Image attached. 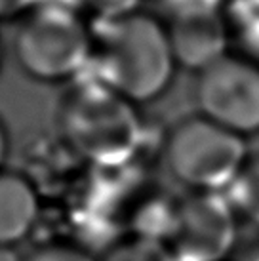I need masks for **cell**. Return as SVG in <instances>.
Segmentation results:
<instances>
[{
	"mask_svg": "<svg viewBox=\"0 0 259 261\" xmlns=\"http://www.w3.org/2000/svg\"><path fill=\"white\" fill-rule=\"evenodd\" d=\"M90 65L95 79L141 105L168 92L177 61L166 23L137 10L97 23Z\"/></svg>",
	"mask_w": 259,
	"mask_h": 261,
	"instance_id": "cell-1",
	"label": "cell"
},
{
	"mask_svg": "<svg viewBox=\"0 0 259 261\" xmlns=\"http://www.w3.org/2000/svg\"><path fill=\"white\" fill-rule=\"evenodd\" d=\"M139 105L94 79L69 86L58 105L59 138L95 168H122L143 139Z\"/></svg>",
	"mask_w": 259,
	"mask_h": 261,
	"instance_id": "cell-2",
	"label": "cell"
},
{
	"mask_svg": "<svg viewBox=\"0 0 259 261\" xmlns=\"http://www.w3.org/2000/svg\"><path fill=\"white\" fill-rule=\"evenodd\" d=\"M94 31L76 8L38 2L19 17L14 37L17 65L38 82L74 79L92 61Z\"/></svg>",
	"mask_w": 259,
	"mask_h": 261,
	"instance_id": "cell-3",
	"label": "cell"
},
{
	"mask_svg": "<svg viewBox=\"0 0 259 261\" xmlns=\"http://www.w3.org/2000/svg\"><path fill=\"white\" fill-rule=\"evenodd\" d=\"M248 156L246 138L200 113L177 120L164 139L166 168L189 191H227Z\"/></svg>",
	"mask_w": 259,
	"mask_h": 261,
	"instance_id": "cell-4",
	"label": "cell"
},
{
	"mask_svg": "<svg viewBox=\"0 0 259 261\" xmlns=\"http://www.w3.org/2000/svg\"><path fill=\"white\" fill-rule=\"evenodd\" d=\"M194 97L200 115L242 138L259 134V61L227 51L196 73Z\"/></svg>",
	"mask_w": 259,
	"mask_h": 261,
	"instance_id": "cell-5",
	"label": "cell"
},
{
	"mask_svg": "<svg viewBox=\"0 0 259 261\" xmlns=\"http://www.w3.org/2000/svg\"><path fill=\"white\" fill-rule=\"evenodd\" d=\"M164 240L177 261H225L238 242V214L223 193L189 191L175 200Z\"/></svg>",
	"mask_w": 259,
	"mask_h": 261,
	"instance_id": "cell-6",
	"label": "cell"
},
{
	"mask_svg": "<svg viewBox=\"0 0 259 261\" xmlns=\"http://www.w3.org/2000/svg\"><path fill=\"white\" fill-rule=\"evenodd\" d=\"M164 23L177 67L198 73L230 51L227 10L212 0H181Z\"/></svg>",
	"mask_w": 259,
	"mask_h": 261,
	"instance_id": "cell-7",
	"label": "cell"
},
{
	"mask_svg": "<svg viewBox=\"0 0 259 261\" xmlns=\"http://www.w3.org/2000/svg\"><path fill=\"white\" fill-rule=\"evenodd\" d=\"M40 218V193L29 175L0 170V246L15 248Z\"/></svg>",
	"mask_w": 259,
	"mask_h": 261,
	"instance_id": "cell-8",
	"label": "cell"
},
{
	"mask_svg": "<svg viewBox=\"0 0 259 261\" xmlns=\"http://www.w3.org/2000/svg\"><path fill=\"white\" fill-rule=\"evenodd\" d=\"M225 193L238 218H244L259 229V152L248 156Z\"/></svg>",
	"mask_w": 259,
	"mask_h": 261,
	"instance_id": "cell-9",
	"label": "cell"
},
{
	"mask_svg": "<svg viewBox=\"0 0 259 261\" xmlns=\"http://www.w3.org/2000/svg\"><path fill=\"white\" fill-rule=\"evenodd\" d=\"M99 261H177L166 240L130 232L111 244Z\"/></svg>",
	"mask_w": 259,
	"mask_h": 261,
	"instance_id": "cell-10",
	"label": "cell"
},
{
	"mask_svg": "<svg viewBox=\"0 0 259 261\" xmlns=\"http://www.w3.org/2000/svg\"><path fill=\"white\" fill-rule=\"evenodd\" d=\"M230 27V42L238 44L240 54L259 61V6L248 0H237L232 10L227 12Z\"/></svg>",
	"mask_w": 259,
	"mask_h": 261,
	"instance_id": "cell-11",
	"label": "cell"
},
{
	"mask_svg": "<svg viewBox=\"0 0 259 261\" xmlns=\"http://www.w3.org/2000/svg\"><path fill=\"white\" fill-rule=\"evenodd\" d=\"M21 261H99L71 240H44L25 252Z\"/></svg>",
	"mask_w": 259,
	"mask_h": 261,
	"instance_id": "cell-12",
	"label": "cell"
},
{
	"mask_svg": "<svg viewBox=\"0 0 259 261\" xmlns=\"http://www.w3.org/2000/svg\"><path fill=\"white\" fill-rule=\"evenodd\" d=\"M143 0H76L80 12H86L95 21H109L141 10Z\"/></svg>",
	"mask_w": 259,
	"mask_h": 261,
	"instance_id": "cell-13",
	"label": "cell"
},
{
	"mask_svg": "<svg viewBox=\"0 0 259 261\" xmlns=\"http://www.w3.org/2000/svg\"><path fill=\"white\" fill-rule=\"evenodd\" d=\"M36 4L38 0H0V21L19 19Z\"/></svg>",
	"mask_w": 259,
	"mask_h": 261,
	"instance_id": "cell-14",
	"label": "cell"
},
{
	"mask_svg": "<svg viewBox=\"0 0 259 261\" xmlns=\"http://www.w3.org/2000/svg\"><path fill=\"white\" fill-rule=\"evenodd\" d=\"M8 152H10V136H8L6 126H4L2 118H0V170H4Z\"/></svg>",
	"mask_w": 259,
	"mask_h": 261,
	"instance_id": "cell-15",
	"label": "cell"
},
{
	"mask_svg": "<svg viewBox=\"0 0 259 261\" xmlns=\"http://www.w3.org/2000/svg\"><path fill=\"white\" fill-rule=\"evenodd\" d=\"M23 254H19L15 248L0 246V261H21Z\"/></svg>",
	"mask_w": 259,
	"mask_h": 261,
	"instance_id": "cell-16",
	"label": "cell"
},
{
	"mask_svg": "<svg viewBox=\"0 0 259 261\" xmlns=\"http://www.w3.org/2000/svg\"><path fill=\"white\" fill-rule=\"evenodd\" d=\"M250 4H255V6H259V0H248Z\"/></svg>",
	"mask_w": 259,
	"mask_h": 261,
	"instance_id": "cell-17",
	"label": "cell"
},
{
	"mask_svg": "<svg viewBox=\"0 0 259 261\" xmlns=\"http://www.w3.org/2000/svg\"><path fill=\"white\" fill-rule=\"evenodd\" d=\"M0 65H2V46H0Z\"/></svg>",
	"mask_w": 259,
	"mask_h": 261,
	"instance_id": "cell-18",
	"label": "cell"
}]
</instances>
